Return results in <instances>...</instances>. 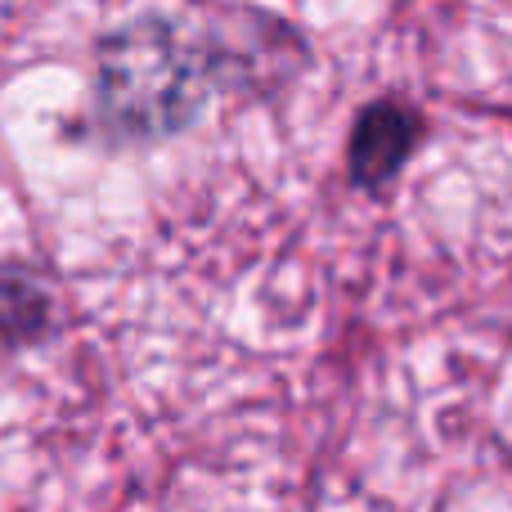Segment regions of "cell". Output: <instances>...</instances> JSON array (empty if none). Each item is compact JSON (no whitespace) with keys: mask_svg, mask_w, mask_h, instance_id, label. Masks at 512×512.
<instances>
[{"mask_svg":"<svg viewBox=\"0 0 512 512\" xmlns=\"http://www.w3.org/2000/svg\"><path fill=\"white\" fill-rule=\"evenodd\" d=\"M212 72L198 41L162 14H140L99 45L95 113L117 140L153 144L185 131L207 104Z\"/></svg>","mask_w":512,"mask_h":512,"instance_id":"obj_1","label":"cell"},{"mask_svg":"<svg viewBox=\"0 0 512 512\" xmlns=\"http://www.w3.org/2000/svg\"><path fill=\"white\" fill-rule=\"evenodd\" d=\"M418 144H423V113L400 99H373L351 126L346 171L360 189H382L409 167Z\"/></svg>","mask_w":512,"mask_h":512,"instance_id":"obj_2","label":"cell"},{"mask_svg":"<svg viewBox=\"0 0 512 512\" xmlns=\"http://www.w3.org/2000/svg\"><path fill=\"white\" fill-rule=\"evenodd\" d=\"M50 328V292L23 270H0V355L32 346Z\"/></svg>","mask_w":512,"mask_h":512,"instance_id":"obj_3","label":"cell"}]
</instances>
